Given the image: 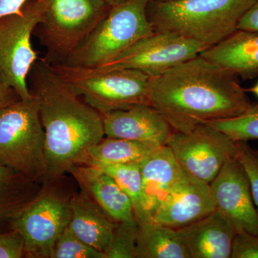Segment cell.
I'll return each mask as SVG.
<instances>
[{
	"label": "cell",
	"instance_id": "6da1fadb",
	"mask_svg": "<svg viewBox=\"0 0 258 258\" xmlns=\"http://www.w3.org/2000/svg\"><path fill=\"white\" fill-rule=\"evenodd\" d=\"M150 105L178 132L258 109L237 76L200 55L154 76Z\"/></svg>",
	"mask_w": 258,
	"mask_h": 258
},
{
	"label": "cell",
	"instance_id": "7a4b0ae2",
	"mask_svg": "<svg viewBox=\"0 0 258 258\" xmlns=\"http://www.w3.org/2000/svg\"><path fill=\"white\" fill-rule=\"evenodd\" d=\"M30 74L45 132L43 184L50 185L82 164L88 151L104 139V125L101 113L81 101L45 59L39 58Z\"/></svg>",
	"mask_w": 258,
	"mask_h": 258
},
{
	"label": "cell",
	"instance_id": "3957f363",
	"mask_svg": "<svg viewBox=\"0 0 258 258\" xmlns=\"http://www.w3.org/2000/svg\"><path fill=\"white\" fill-rule=\"evenodd\" d=\"M254 0H157L147 15L154 31L170 32L208 47L238 30L240 19Z\"/></svg>",
	"mask_w": 258,
	"mask_h": 258
},
{
	"label": "cell",
	"instance_id": "277c9868",
	"mask_svg": "<svg viewBox=\"0 0 258 258\" xmlns=\"http://www.w3.org/2000/svg\"><path fill=\"white\" fill-rule=\"evenodd\" d=\"M56 74L101 114L150 105L153 76L133 69L50 64Z\"/></svg>",
	"mask_w": 258,
	"mask_h": 258
},
{
	"label": "cell",
	"instance_id": "5b68a950",
	"mask_svg": "<svg viewBox=\"0 0 258 258\" xmlns=\"http://www.w3.org/2000/svg\"><path fill=\"white\" fill-rule=\"evenodd\" d=\"M45 141L38 103L33 95L0 109V166L43 184Z\"/></svg>",
	"mask_w": 258,
	"mask_h": 258
},
{
	"label": "cell",
	"instance_id": "8992f818",
	"mask_svg": "<svg viewBox=\"0 0 258 258\" xmlns=\"http://www.w3.org/2000/svg\"><path fill=\"white\" fill-rule=\"evenodd\" d=\"M148 0H126L108 14L72 52L64 64L98 67L154 32L147 15Z\"/></svg>",
	"mask_w": 258,
	"mask_h": 258
},
{
	"label": "cell",
	"instance_id": "52a82bcc",
	"mask_svg": "<svg viewBox=\"0 0 258 258\" xmlns=\"http://www.w3.org/2000/svg\"><path fill=\"white\" fill-rule=\"evenodd\" d=\"M103 0H43L40 42L45 60L64 63L69 56L109 13Z\"/></svg>",
	"mask_w": 258,
	"mask_h": 258
},
{
	"label": "cell",
	"instance_id": "ba28073f",
	"mask_svg": "<svg viewBox=\"0 0 258 258\" xmlns=\"http://www.w3.org/2000/svg\"><path fill=\"white\" fill-rule=\"evenodd\" d=\"M42 12L43 0H39L27 7L22 14L0 21V81L22 100L32 97L28 77L39 58L31 37L41 23Z\"/></svg>",
	"mask_w": 258,
	"mask_h": 258
},
{
	"label": "cell",
	"instance_id": "9c48e42d",
	"mask_svg": "<svg viewBox=\"0 0 258 258\" xmlns=\"http://www.w3.org/2000/svg\"><path fill=\"white\" fill-rule=\"evenodd\" d=\"M71 220L70 199L42 188L10 220L12 230L23 237L25 257L51 258L59 236Z\"/></svg>",
	"mask_w": 258,
	"mask_h": 258
},
{
	"label": "cell",
	"instance_id": "30bf717a",
	"mask_svg": "<svg viewBox=\"0 0 258 258\" xmlns=\"http://www.w3.org/2000/svg\"><path fill=\"white\" fill-rule=\"evenodd\" d=\"M208 48L174 32L154 31L98 68L133 69L154 77L200 55Z\"/></svg>",
	"mask_w": 258,
	"mask_h": 258
},
{
	"label": "cell",
	"instance_id": "8fae6325",
	"mask_svg": "<svg viewBox=\"0 0 258 258\" xmlns=\"http://www.w3.org/2000/svg\"><path fill=\"white\" fill-rule=\"evenodd\" d=\"M166 145L181 167L208 184L236 152L235 142L208 123L188 132H174Z\"/></svg>",
	"mask_w": 258,
	"mask_h": 258
},
{
	"label": "cell",
	"instance_id": "7c38bea8",
	"mask_svg": "<svg viewBox=\"0 0 258 258\" xmlns=\"http://www.w3.org/2000/svg\"><path fill=\"white\" fill-rule=\"evenodd\" d=\"M215 209L230 222L236 233L258 235V212L248 176L235 157L226 161L210 184Z\"/></svg>",
	"mask_w": 258,
	"mask_h": 258
},
{
	"label": "cell",
	"instance_id": "4fadbf2b",
	"mask_svg": "<svg viewBox=\"0 0 258 258\" xmlns=\"http://www.w3.org/2000/svg\"><path fill=\"white\" fill-rule=\"evenodd\" d=\"M215 210L210 184L181 167L175 182L153 215V220L177 230Z\"/></svg>",
	"mask_w": 258,
	"mask_h": 258
},
{
	"label": "cell",
	"instance_id": "5bb4252c",
	"mask_svg": "<svg viewBox=\"0 0 258 258\" xmlns=\"http://www.w3.org/2000/svg\"><path fill=\"white\" fill-rule=\"evenodd\" d=\"M105 136L166 145L174 129L156 108L148 104L102 114Z\"/></svg>",
	"mask_w": 258,
	"mask_h": 258
},
{
	"label": "cell",
	"instance_id": "9a60e30c",
	"mask_svg": "<svg viewBox=\"0 0 258 258\" xmlns=\"http://www.w3.org/2000/svg\"><path fill=\"white\" fill-rule=\"evenodd\" d=\"M176 230L190 257L230 258L236 232L218 210Z\"/></svg>",
	"mask_w": 258,
	"mask_h": 258
},
{
	"label": "cell",
	"instance_id": "2e32d148",
	"mask_svg": "<svg viewBox=\"0 0 258 258\" xmlns=\"http://www.w3.org/2000/svg\"><path fill=\"white\" fill-rule=\"evenodd\" d=\"M69 173L78 181L82 191L91 197L114 221L136 218L128 195L104 171L95 166L79 164L72 166Z\"/></svg>",
	"mask_w": 258,
	"mask_h": 258
},
{
	"label": "cell",
	"instance_id": "e0dca14e",
	"mask_svg": "<svg viewBox=\"0 0 258 258\" xmlns=\"http://www.w3.org/2000/svg\"><path fill=\"white\" fill-rule=\"evenodd\" d=\"M200 55L244 79L258 76V32L237 30Z\"/></svg>",
	"mask_w": 258,
	"mask_h": 258
},
{
	"label": "cell",
	"instance_id": "ac0fdd59",
	"mask_svg": "<svg viewBox=\"0 0 258 258\" xmlns=\"http://www.w3.org/2000/svg\"><path fill=\"white\" fill-rule=\"evenodd\" d=\"M70 230L88 245L106 254L117 222L83 191L70 199Z\"/></svg>",
	"mask_w": 258,
	"mask_h": 258
},
{
	"label": "cell",
	"instance_id": "d6986e66",
	"mask_svg": "<svg viewBox=\"0 0 258 258\" xmlns=\"http://www.w3.org/2000/svg\"><path fill=\"white\" fill-rule=\"evenodd\" d=\"M139 164L146 203L153 220V215L175 182L181 167L166 145L161 146Z\"/></svg>",
	"mask_w": 258,
	"mask_h": 258
},
{
	"label": "cell",
	"instance_id": "ffe728a7",
	"mask_svg": "<svg viewBox=\"0 0 258 258\" xmlns=\"http://www.w3.org/2000/svg\"><path fill=\"white\" fill-rule=\"evenodd\" d=\"M161 146L164 145L153 142L107 137L88 151L81 164L101 167L139 164Z\"/></svg>",
	"mask_w": 258,
	"mask_h": 258
},
{
	"label": "cell",
	"instance_id": "44dd1931",
	"mask_svg": "<svg viewBox=\"0 0 258 258\" xmlns=\"http://www.w3.org/2000/svg\"><path fill=\"white\" fill-rule=\"evenodd\" d=\"M136 258H191L176 229L155 222L139 224Z\"/></svg>",
	"mask_w": 258,
	"mask_h": 258
},
{
	"label": "cell",
	"instance_id": "7402d4cb",
	"mask_svg": "<svg viewBox=\"0 0 258 258\" xmlns=\"http://www.w3.org/2000/svg\"><path fill=\"white\" fill-rule=\"evenodd\" d=\"M39 183L18 171L0 166V224L13 215L40 192Z\"/></svg>",
	"mask_w": 258,
	"mask_h": 258
},
{
	"label": "cell",
	"instance_id": "603a6c76",
	"mask_svg": "<svg viewBox=\"0 0 258 258\" xmlns=\"http://www.w3.org/2000/svg\"><path fill=\"white\" fill-rule=\"evenodd\" d=\"M97 168L111 176L128 195L133 205L134 215L139 224L154 222L146 203L140 164H122Z\"/></svg>",
	"mask_w": 258,
	"mask_h": 258
},
{
	"label": "cell",
	"instance_id": "cb8c5ba5",
	"mask_svg": "<svg viewBox=\"0 0 258 258\" xmlns=\"http://www.w3.org/2000/svg\"><path fill=\"white\" fill-rule=\"evenodd\" d=\"M139 223L137 219L117 222L106 258H136Z\"/></svg>",
	"mask_w": 258,
	"mask_h": 258
},
{
	"label": "cell",
	"instance_id": "d4e9b609",
	"mask_svg": "<svg viewBox=\"0 0 258 258\" xmlns=\"http://www.w3.org/2000/svg\"><path fill=\"white\" fill-rule=\"evenodd\" d=\"M206 123L223 132L234 142L258 139V109L235 118L213 120Z\"/></svg>",
	"mask_w": 258,
	"mask_h": 258
},
{
	"label": "cell",
	"instance_id": "484cf974",
	"mask_svg": "<svg viewBox=\"0 0 258 258\" xmlns=\"http://www.w3.org/2000/svg\"><path fill=\"white\" fill-rule=\"evenodd\" d=\"M51 258H106V255L81 240L68 226L56 241Z\"/></svg>",
	"mask_w": 258,
	"mask_h": 258
},
{
	"label": "cell",
	"instance_id": "4316f807",
	"mask_svg": "<svg viewBox=\"0 0 258 258\" xmlns=\"http://www.w3.org/2000/svg\"><path fill=\"white\" fill-rule=\"evenodd\" d=\"M235 157L237 159L248 176L251 192L258 212V151L252 149L247 142H235Z\"/></svg>",
	"mask_w": 258,
	"mask_h": 258
},
{
	"label": "cell",
	"instance_id": "83f0119b",
	"mask_svg": "<svg viewBox=\"0 0 258 258\" xmlns=\"http://www.w3.org/2000/svg\"><path fill=\"white\" fill-rule=\"evenodd\" d=\"M230 258H258V235L236 233Z\"/></svg>",
	"mask_w": 258,
	"mask_h": 258
},
{
	"label": "cell",
	"instance_id": "f1b7e54d",
	"mask_svg": "<svg viewBox=\"0 0 258 258\" xmlns=\"http://www.w3.org/2000/svg\"><path fill=\"white\" fill-rule=\"evenodd\" d=\"M25 257L24 241L16 231L0 233V258Z\"/></svg>",
	"mask_w": 258,
	"mask_h": 258
},
{
	"label": "cell",
	"instance_id": "f546056e",
	"mask_svg": "<svg viewBox=\"0 0 258 258\" xmlns=\"http://www.w3.org/2000/svg\"><path fill=\"white\" fill-rule=\"evenodd\" d=\"M39 0H0V21L7 17L20 15L34 2Z\"/></svg>",
	"mask_w": 258,
	"mask_h": 258
},
{
	"label": "cell",
	"instance_id": "4dcf8cb0",
	"mask_svg": "<svg viewBox=\"0 0 258 258\" xmlns=\"http://www.w3.org/2000/svg\"><path fill=\"white\" fill-rule=\"evenodd\" d=\"M239 30L258 32V0H254L252 6L247 10L240 19Z\"/></svg>",
	"mask_w": 258,
	"mask_h": 258
},
{
	"label": "cell",
	"instance_id": "1f68e13d",
	"mask_svg": "<svg viewBox=\"0 0 258 258\" xmlns=\"http://www.w3.org/2000/svg\"><path fill=\"white\" fill-rule=\"evenodd\" d=\"M19 99L20 98L14 90L8 87L0 81V109Z\"/></svg>",
	"mask_w": 258,
	"mask_h": 258
},
{
	"label": "cell",
	"instance_id": "d6a6232c",
	"mask_svg": "<svg viewBox=\"0 0 258 258\" xmlns=\"http://www.w3.org/2000/svg\"><path fill=\"white\" fill-rule=\"evenodd\" d=\"M103 1H104L107 4L109 5L110 6L113 7L123 3V2L126 1V0H103Z\"/></svg>",
	"mask_w": 258,
	"mask_h": 258
},
{
	"label": "cell",
	"instance_id": "836d02e7",
	"mask_svg": "<svg viewBox=\"0 0 258 258\" xmlns=\"http://www.w3.org/2000/svg\"><path fill=\"white\" fill-rule=\"evenodd\" d=\"M246 91H249V92L253 93V94L255 95L258 98V83L257 84L254 85V86H252V88L247 90V91L246 90Z\"/></svg>",
	"mask_w": 258,
	"mask_h": 258
},
{
	"label": "cell",
	"instance_id": "e575fe53",
	"mask_svg": "<svg viewBox=\"0 0 258 258\" xmlns=\"http://www.w3.org/2000/svg\"><path fill=\"white\" fill-rule=\"evenodd\" d=\"M149 2H152V1H157V0H148Z\"/></svg>",
	"mask_w": 258,
	"mask_h": 258
}]
</instances>
